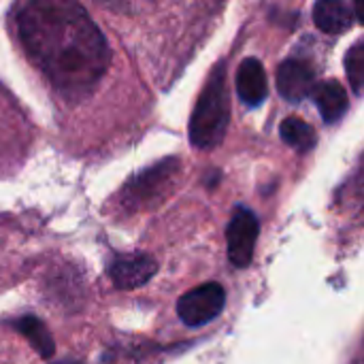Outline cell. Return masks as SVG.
<instances>
[{
	"mask_svg": "<svg viewBox=\"0 0 364 364\" xmlns=\"http://www.w3.org/2000/svg\"><path fill=\"white\" fill-rule=\"evenodd\" d=\"M230 119V102H228V87H226V70L224 64L207 79L203 94L198 96L196 109L190 122V141L198 149H211L224 141Z\"/></svg>",
	"mask_w": 364,
	"mask_h": 364,
	"instance_id": "7a4b0ae2",
	"label": "cell"
},
{
	"mask_svg": "<svg viewBox=\"0 0 364 364\" xmlns=\"http://www.w3.org/2000/svg\"><path fill=\"white\" fill-rule=\"evenodd\" d=\"M224 305H226V290L220 284L211 282L186 292L177 303V314L183 324L196 328L215 320L224 311Z\"/></svg>",
	"mask_w": 364,
	"mask_h": 364,
	"instance_id": "3957f363",
	"label": "cell"
},
{
	"mask_svg": "<svg viewBox=\"0 0 364 364\" xmlns=\"http://www.w3.org/2000/svg\"><path fill=\"white\" fill-rule=\"evenodd\" d=\"M282 139L296 151L307 154L316 147V130L301 117H288L279 126Z\"/></svg>",
	"mask_w": 364,
	"mask_h": 364,
	"instance_id": "30bf717a",
	"label": "cell"
},
{
	"mask_svg": "<svg viewBox=\"0 0 364 364\" xmlns=\"http://www.w3.org/2000/svg\"><path fill=\"white\" fill-rule=\"evenodd\" d=\"M314 21L326 34H341L352 28L354 15L346 0H318L314 6Z\"/></svg>",
	"mask_w": 364,
	"mask_h": 364,
	"instance_id": "ba28073f",
	"label": "cell"
},
{
	"mask_svg": "<svg viewBox=\"0 0 364 364\" xmlns=\"http://www.w3.org/2000/svg\"><path fill=\"white\" fill-rule=\"evenodd\" d=\"M354 9H356V19H363V0H354Z\"/></svg>",
	"mask_w": 364,
	"mask_h": 364,
	"instance_id": "4fadbf2b",
	"label": "cell"
},
{
	"mask_svg": "<svg viewBox=\"0 0 364 364\" xmlns=\"http://www.w3.org/2000/svg\"><path fill=\"white\" fill-rule=\"evenodd\" d=\"M237 94L247 107H258L269 96L264 66L258 58H245L237 70Z\"/></svg>",
	"mask_w": 364,
	"mask_h": 364,
	"instance_id": "52a82bcc",
	"label": "cell"
},
{
	"mask_svg": "<svg viewBox=\"0 0 364 364\" xmlns=\"http://www.w3.org/2000/svg\"><path fill=\"white\" fill-rule=\"evenodd\" d=\"M15 328L30 341V346H32L43 358L53 356V350H55L53 337L49 335L47 326H45L38 318H34V316H23V318L15 324Z\"/></svg>",
	"mask_w": 364,
	"mask_h": 364,
	"instance_id": "8fae6325",
	"label": "cell"
},
{
	"mask_svg": "<svg viewBox=\"0 0 364 364\" xmlns=\"http://www.w3.org/2000/svg\"><path fill=\"white\" fill-rule=\"evenodd\" d=\"M60 364H77V363H60Z\"/></svg>",
	"mask_w": 364,
	"mask_h": 364,
	"instance_id": "5bb4252c",
	"label": "cell"
},
{
	"mask_svg": "<svg viewBox=\"0 0 364 364\" xmlns=\"http://www.w3.org/2000/svg\"><path fill=\"white\" fill-rule=\"evenodd\" d=\"M17 28L28 58L66 100H83L105 77L111 51L79 0H28Z\"/></svg>",
	"mask_w": 364,
	"mask_h": 364,
	"instance_id": "6da1fadb",
	"label": "cell"
},
{
	"mask_svg": "<svg viewBox=\"0 0 364 364\" xmlns=\"http://www.w3.org/2000/svg\"><path fill=\"white\" fill-rule=\"evenodd\" d=\"M346 70H348V79L354 87L356 94L363 92L364 85V47L363 43H356L346 58Z\"/></svg>",
	"mask_w": 364,
	"mask_h": 364,
	"instance_id": "7c38bea8",
	"label": "cell"
},
{
	"mask_svg": "<svg viewBox=\"0 0 364 364\" xmlns=\"http://www.w3.org/2000/svg\"><path fill=\"white\" fill-rule=\"evenodd\" d=\"M316 85V73L314 68L303 60H286L277 68V87L279 94L290 102H301L307 96H311Z\"/></svg>",
	"mask_w": 364,
	"mask_h": 364,
	"instance_id": "8992f818",
	"label": "cell"
},
{
	"mask_svg": "<svg viewBox=\"0 0 364 364\" xmlns=\"http://www.w3.org/2000/svg\"><path fill=\"white\" fill-rule=\"evenodd\" d=\"M158 271V264L147 254H128L119 256L109 264V275L113 286L119 290H134L145 286Z\"/></svg>",
	"mask_w": 364,
	"mask_h": 364,
	"instance_id": "5b68a950",
	"label": "cell"
},
{
	"mask_svg": "<svg viewBox=\"0 0 364 364\" xmlns=\"http://www.w3.org/2000/svg\"><path fill=\"white\" fill-rule=\"evenodd\" d=\"M314 98L318 105L320 115L326 124L339 122L348 111V94L339 81H324L318 87H314Z\"/></svg>",
	"mask_w": 364,
	"mask_h": 364,
	"instance_id": "9c48e42d",
	"label": "cell"
},
{
	"mask_svg": "<svg viewBox=\"0 0 364 364\" xmlns=\"http://www.w3.org/2000/svg\"><path fill=\"white\" fill-rule=\"evenodd\" d=\"M258 235H260V222L256 213L245 207H237L226 228L228 260L237 269H245L252 264Z\"/></svg>",
	"mask_w": 364,
	"mask_h": 364,
	"instance_id": "277c9868",
	"label": "cell"
}]
</instances>
